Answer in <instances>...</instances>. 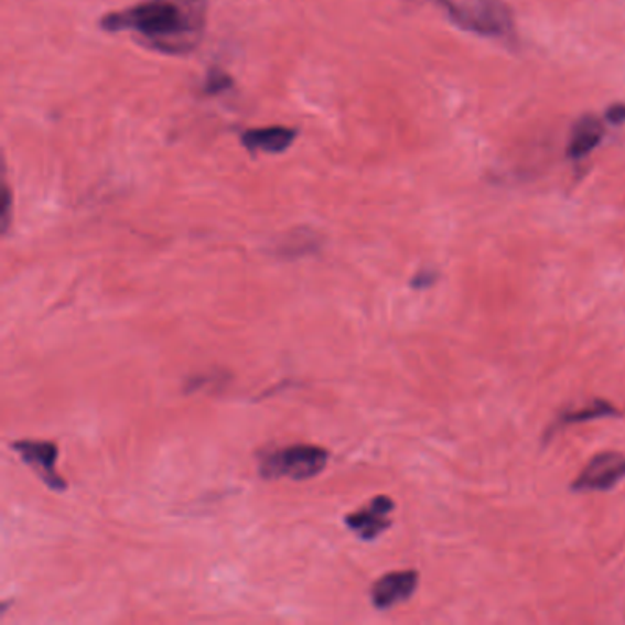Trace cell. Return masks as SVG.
I'll use <instances>...</instances> for the list:
<instances>
[{"label": "cell", "mask_w": 625, "mask_h": 625, "mask_svg": "<svg viewBox=\"0 0 625 625\" xmlns=\"http://www.w3.org/2000/svg\"><path fill=\"white\" fill-rule=\"evenodd\" d=\"M207 0H148L101 19L107 32H132L160 54L182 55L196 49L206 26Z\"/></svg>", "instance_id": "cell-1"}, {"label": "cell", "mask_w": 625, "mask_h": 625, "mask_svg": "<svg viewBox=\"0 0 625 625\" xmlns=\"http://www.w3.org/2000/svg\"><path fill=\"white\" fill-rule=\"evenodd\" d=\"M326 461L328 452L325 448L294 444L265 453L259 461V473L268 481L284 477L305 481L323 472Z\"/></svg>", "instance_id": "cell-2"}, {"label": "cell", "mask_w": 625, "mask_h": 625, "mask_svg": "<svg viewBox=\"0 0 625 625\" xmlns=\"http://www.w3.org/2000/svg\"><path fill=\"white\" fill-rule=\"evenodd\" d=\"M459 28L488 37H506L514 30L510 11L500 0H470L468 6H463Z\"/></svg>", "instance_id": "cell-3"}, {"label": "cell", "mask_w": 625, "mask_h": 625, "mask_svg": "<svg viewBox=\"0 0 625 625\" xmlns=\"http://www.w3.org/2000/svg\"><path fill=\"white\" fill-rule=\"evenodd\" d=\"M625 478V455L616 452L599 453L589 461L583 472L574 478L576 492H607Z\"/></svg>", "instance_id": "cell-4"}, {"label": "cell", "mask_w": 625, "mask_h": 625, "mask_svg": "<svg viewBox=\"0 0 625 625\" xmlns=\"http://www.w3.org/2000/svg\"><path fill=\"white\" fill-rule=\"evenodd\" d=\"M13 452L21 455L22 461L37 473L41 481L46 486L55 489V492H63L66 488L65 478L61 477L57 470H55V461H57V446L54 442L46 441H17L11 444Z\"/></svg>", "instance_id": "cell-5"}, {"label": "cell", "mask_w": 625, "mask_h": 625, "mask_svg": "<svg viewBox=\"0 0 625 625\" xmlns=\"http://www.w3.org/2000/svg\"><path fill=\"white\" fill-rule=\"evenodd\" d=\"M395 510V503L387 495H378L370 500L369 505L364 506L362 510L348 514L345 517V525L353 530L358 538L365 541H373L380 534L386 532L391 527L389 514Z\"/></svg>", "instance_id": "cell-6"}, {"label": "cell", "mask_w": 625, "mask_h": 625, "mask_svg": "<svg viewBox=\"0 0 625 625\" xmlns=\"http://www.w3.org/2000/svg\"><path fill=\"white\" fill-rule=\"evenodd\" d=\"M419 585V574L414 571L389 572L380 580H376L370 589V600L376 610H391L413 596Z\"/></svg>", "instance_id": "cell-7"}, {"label": "cell", "mask_w": 625, "mask_h": 625, "mask_svg": "<svg viewBox=\"0 0 625 625\" xmlns=\"http://www.w3.org/2000/svg\"><path fill=\"white\" fill-rule=\"evenodd\" d=\"M298 132L289 127H261L243 132L240 142L250 153H284L294 143Z\"/></svg>", "instance_id": "cell-8"}, {"label": "cell", "mask_w": 625, "mask_h": 625, "mask_svg": "<svg viewBox=\"0 0 625 625\" xmlns=\"http://www.w3.org/2000/svg\"><path fill=\"white\" fill-rule=\"evenodd\" d=\"M604 123L594 116H583L582 120L576 121L572 129L571 142H569V157H588L593 149L599 148L604 138Z\"/></svg>", "instance_id": "cell-9"}, {"label": "cell", "mask_w": 625, "mask_h": 625, "mask_svg": "<svg viewBox=\"0 0 625 625\" xmlns=\"http://www.w3.org/2000/svg\"><path fill=\"white\" fill-rule=\"evenodd\" d=\"M613 414H618L613 403L605 402V400H594V402L585 403L580 409H574V411H567V413L561 414L558 422H556V428H563V425L580 424V422H588V420L602 419V417H613Z\"/></svg>", "instance_id": "cell-10"}, {"label": "cell", "mask_w": 625, "mask_h": 625, "mask_svg": "<svg viewBox=\"0 0 625 625\" xmlns=\"http://www.w3.org/2000/svg\"><path fill=\"white\" fill-rule=\"evenodd\" d=\"M234 85V79L226 74V72L220 71V68H213V71L207 72L206 83H204V93L207 96H213V94H220L224 90H228L229 87Z\"/></svg>", "instance_id": "cell-11"}, {"label": "cell", "mask_w": 625, "mask_h": 625, "mask_svg": "<svg viewBox=\"0 0 625 625\" xmlns=\"http://www.w3.org/2000/svg\"><path fill=\"white\" fill-rule=\"evenodd\" d=\"M431 2L439 6L441 10L446 11V15L450 17L455 24H459L457 21H461V15H463L461 4H457L455 0H431Z\"/></svg>", "instance_id": "cell-12"}, {"label": "cell", "mask_w": 625, "mask_h": 625, "mask_svg": "<svg viewBox=\"0 0 625 625\" xmlns=\"http://www.w3.org/2000/svg\"><path fill=\"white\" fill-rule=\"evenodd\" d=\"M435 272H431V270H422V272L414 276L411 284H413V289H430L431 284L435 283Z\"/></svg>", "instance_id": "cell-13"}, {"label": "cell", "mask_w": 625, "mask_h": 625, "mask_svg": "<svg viewBox=\"0 0 625 625\" xmlns=\"http://www.w3.org/2000/svg\"><path fill=\"white\" fill-rule=\"evenodd\" d=\"M10 213H11V193L8 190V185H4V209H2V228L8 229L10 226Z\"/></svg>", "instance_id": "cell-14"}, {"label": "cell", "mask_w": 625, "mask_h": 625, "mask_svg": "<svg viewBox=\"0 0 625 625\" xmlns=\"http://www.w3.org/2000/svg\"><path fill=\"white\" fill-rule=\"evenodd\" d=\"M607 120L611 123H622L625 121V105H613L610 110H607Z\"/></svg>", "instance_id": "cell-15"}]
</instances>
